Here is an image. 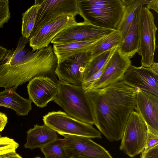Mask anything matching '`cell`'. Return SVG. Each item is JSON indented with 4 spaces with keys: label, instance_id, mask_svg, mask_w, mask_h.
<instances>
[{
    "label": "cell",
    "instance_id": "38",
    "mask_svg": "<svg viewBox=\"0 0 158 158\" xmlns=\"http://www.w3.org/2000/svg\"><path fill=\"white\" fill-rule=\"evenodd\" d=\"M1 156H0V157H1Z\"/></svg>",
    "mask_w": 158,
    "mask_h": 158
},
{
    "label": "cell",
    "instance_id": "5",
    "mask_svg": "<svg viewBox=\"0 0 158 158\" xmlns=\"http://www.w3.org/2000/svg\"><path fill=\"white\" fill-rule=\"evenodd\" d=\"M44 124L60 135H76L89 139H101L100 132L92 125L77 120L65 112H49L43 117Z\"/></svg>",
    "mask_w": 158,
    "mask_h": 158
},
{
    "label": "cell",
    "instance_id": "16",
    "mask_svg": "<svg viewBox=\"0 0 158 158\" xmlns=\"http://www.w3.org/2000/svg\"><path fill=\"white\" fill-rule=\"evenodd\" d=\"M29 99L38 107L43 108L53 101L58 90L57 82L50 77H35L31 80L27 85Z\"/></svg>",
    "mask_w": 158,
    "mask_h": 158
},
{
    "label": "cell",
    "instance_id": "33",
    "mask_svg": "<svg viewBox=\"0 0 158 158\" xmlns=\"http://www.w3.org/2000/svg\"><path fill=\"white\" fill-rule=\"evenodd\" d=\"M0 158H23L16 152L9 153L1 156Z\"/></svg>",
    "mask_w": 158,
    "mask_h": 158
},
{
    "label": "cell",
    "instance_id": "17",
    "mask_svg": "<svg viewBox=\"0 0 158 158\" xmlns=\"http://www.w3.org/2000/svg\"><path fill=\"white\" fill-rule=\"evenodd\" d=\"M16 89L14 87L5 88L0 92V107L11 109L19 116L27 115L32 109V102L19 95Z\"/></svg>",
    "mask_w": 158,
    "mask_h": 158
},
{
    "label": "cell",
    "instance_id": "37",
    "mask_svg": "<svg viewBox=\"0 0 158 158\" xmlns=\"http://www.w3.org/2000/svg\"><path fill=\"white\" fill-rule=\"evenodd\" d=\"M1 134H0V138L1 137Z\"/></svg>",
    "mask_w": 158,
    "mask_h": 158
},
{
    "label": "cell",
    "instance_id": "26",
    "mask_svg": "<svg viewBox=\"0 0 158 158\" xmlns=\"http://www.w3.org/2000/svg\"><path fill=\"white\" fill-rule=\"evenodd\" d=\"M64 139L56 138L40 148L45 158H70L64 148Z\"/></svg>",
    "mask_w": 158,
    "mask_h": 158
},
{
    "label": "cell",
    "instance_id": "29",
    "mask_svg": "<svg viewBox=\"0 0 158 158\" xmlns=\"http://www.w3.org/2000/svg\"><path fill=\"white\" fill-rule=\"evenodd\" d=\"M147 130L146 143L144 151H147L158 145V134Z\"/></svg>",
    "mask_w": 158,
    "mask_h": 158
},
{
    "label": "cell",
    "instance_id": "31",
    "mask_svg": "<svg viewBox=\"0 0 158 158\" xmlns=\"http://www.w3.org/2000/svg\"><path fill=\"white\" fill-rule=\"evenodd\" d=\"M8 122V118L3 113L0 112V132L4 129Z\"/></svg>",
    "mask_w": 158,
    "mask_h": 158
},
{
    "label": "cell",
    "instance_id": "7",
    "mask_svg": "<svg viewBox=\"0 0 158 158\" xmlns=\"http://www.w3.org/2000/svg\"><path fill=\"white\" fill-rule=\"evenodd\" d=\"M147 132L145 123L137 112L133 111L121 139L120 150L131 157L142 152L146 144Z\"/></svg>",
    "mask_w": 158,
    "mask_h": 158
},
{
    "label": "cell",
    "instance_id": "18",
    "mask_svg": "<svg viewBox=\"0 0 158 158\" xmlns=\"http://www.w3.org/2000/svg\"><path fill=\"white\" fill-rule=\"evenodd\" d=\"M140 7L136 10L127 32L118 47L120 52L130 59L137 52L139 49V18Z\"/></svg>",
    "mask_w": 158,
    "mask_h": 158
},
{
    "label": "cell",
    "instance_id": "19",
    "mask_svg": "<svg viewBox=\"0 0 158 158\" xmlns=\"http://www.w3.org/2000/svg\"><path fill=\"white\" fill-rule=\"evenodd\" d=\"M102 38L61 44H53L52 46L53 51L57 59V64L62 62L73 56L82 52L90 51L93 47Z\"/></svg>",
    "mask_w": 158,
    "mask_h": 158
},
{
    "label": "cell",
    "instance_id": "30",
    "mask_svg": "<svg viewBox=\"0 0 158 158\" xmlns=\"http://www.w3.org/2000/svg\"><path fill=\"white\" fill-rule=\"evenodd\" d=\"M140 158H158V145L142 152Z\"/></svg>",
    "mask_w": 158,
    "mask_h": 158
},
{
    "label": "cell",
    "instance_id": "13",
    "mask_svg": "<svg viewBox=\"0 0 158 158\" xmlns=\"http://www.w3.org/2000/svg\"><path fill=\"white\" fill-rule=\"evenodd\" d=\"M131 64L130 59L120 52L118 48L109 59L101 76L89 89L104 88L122 81L125 72Z\"/></svg>",
    "mask_w": 158,
    "mask_h": 158
},
{
    "label": "cell",
    "instance_id": "4",
    "mask_svg": "<svg viewBox=\"0 0 158 158\" xmlns=\"http://www.w3.org/2000/svg\"><path fill=\"white\" fill-rule=\"evenodd\" d=\"M57 83L58 92L53 101L70 116L94 125L95 122L91 103L82 86L60 80Z\"/></svg>",
    "mask_w": 158,
    "mask_h": 158
},
{
    "label": "cell",
    "instance_id": "28",
    "mask_svg": "<svg viewBox=\"0 0 158 158\" xmlns=\"http://www.w3.org/2000/svg\"><path fill=\"white\" fill-rule=\"evenodd\" d=\"M9 1L0 0V28L8 22L10 18Z\"/></svg>",
    "mask_w": 158,
    "mask_h": 158
},
{
    "label": "cell",
    "instance_id": "20",
    "mask_svg": "<svg viewBox=\"0 0 158 158\" xmlns=\"http://www.w3.org/2000/svg\"><path fill=\"white\" fill-rule=\"evenodd\" d=\"M27 142L25 148L33 149L41 148L57 138L56 132L44 124L34 125V127L27 132Z\"/></svg>",
    "mask_w": 158,
    "mask_h": 158
},
{
    "label": "cell",
    "instance_id": "8",
    "mask_svg": "<svg viewBox=\"0 0 158 158\" xmlns=\"http://www.w3.org/2000/svg\"><path fill=\"white\" fill-rule=\"evenodd\" d=\"M40 5L33 33L51 21L62 16L79 15L77 0H37Z\"/></svg>",
    "mask_w": 158,
    "mask_h": 158
},
{
    "label": "cell",
    "instance_id": "1",
    "mask_svg": "<svg viewBox=\"0 0 158 158\" xmlns=\"http://www.w3.org/2000/svg\"><path fill=\"white\" fill-rule=\"evenodd\" d=\"M94 125L110 141L121 139L135 107L136 88L120 81L104 88L85 91Z\"/></svg>",
    "mask_w": 158,
    "mask_h": 158
},
{
    "label": "cell",
    "instance_id": "14",
    "mask_svg": "<svg viewBox=\"0 0 158 158\" xmlns=\"http://www.w3.org/2000/svg\"><path fill=\"white\" fill-rule=\"evenodd\" d=\"M136 88V112L145 123L147 130L158 134V97Z\"/></svg>",
    "mask_w": 158,
    "mask_h": 158
},
{
    "label": "cell",
    "instance_id": "6",
    "mask_svg": "<svg viewBox=\"0 0 158 158\" xmlns=\"http://www.w3.org/2000/svg\"><path fill=\"white\" fill-rule=\"evenodd\" d=\"M154 17L150 10L145 6L140 7L139 18V49L137 53L141 56V66L149 67L154 61V55L157 46L156 33L157 28Z\"/></svg>",
    "mask_w": 158,
    "mask_h": 158
},
{
    "label": "cell",
    "instance_id": "10",
    "mask_svg": "<svg viewBox=\"0 0 158 158\" xmlns=\"http://www.w3.org/2000/svg\"><path fill=\"white\" fill-rule=\"evenodd\" d=\"M64 148L70 158H113L104 148L90 139L64 135Z\"/></svg>",
    "mask_w": 158,
    "mask_h": 158
},
{
    "label": "cell",
    "instance_id": "32",
    "mask_svg": "<svg viewBox=\"0 0 158 158\" xmlns=\"http://www.w3.org/2000/svg\"><path fill=\"white\" fill-rule=\"evenodd\" d=\"M148 9H152L158 13V0H149V2L145 6Z\"/></svg>",
    "mask_w": 158,
    "mask_h": 158
},
{
    "label": "cell",
    "instance_id": "2",
    "mask_svg": "<svg viewBox=\"0 0 158 158\" xmlns=\"http://www.w3.org/2000/svg\"><path fill=\"white\" fill-rule=\"evenodd\" d=\"M57 64V59L50 44L33 51L26 60L21 64L10 66L0 64V87L16 89L35 77L52 76L55 74Z\"/></svg>",
    "mask_w": 158,
    "mask_h": 158
},
{
    "label": "cell",
    "instance_id": "12",
    "mask_svg": "<svg viewBox=\"0 0 158 158\" xmlns=\"http://www.w3.org/2000/svg\"><path fill=\"white\" fill-rule=\"evenodd\" d=\"M77 22L74 17L63 15L46 23L31 34L29 42L32 50L35 51L48 47L59 33Z\"/></svg>",
    "mask_w": 158,
    "mask_h": 158
},
{
    "label": "cell",
    "instance_id": "27",
    "mask_svg": "<svg viewBox=\"0 0 158 158\" xmlns=\"http://www.w3.org/2000/svg\"><path fill=\"white\" fill-rule=\"evenodd\" d=\"M19 146L14 139L7 136L0 138V156L10 152H16Z\"/></svg>",
    "mask_w": 158,
    "mask_h": 158
},
{
    "label": "cell",
    "instance_id": "11",
    "mask_svg": "<svg viewBox=\"0 0 158 158\" xmlns=\"http://www.w3.org/2000/svg\"><path fill=\"white\" fill-rule=\"evenodd\" d=\"M90 59V51L73 56L57 64L55 74L60 81L82 86L84 70Z\"/></svg>",
    "mask_w": 158,
    "mask_h": 158
},
{
    "label": "cell",
    "instance_id": "36",
    "mask_svg": "<svg viewBox=\"0 0 158 158\" xmlns=\"http://www.w3.org/2000/svg\"><path fill=\"white\" fill-rule=\"evenodd\" d=\"M34 158H42L40 157H39V156H37V157H34Z\"/></svg>",
    "mask_w": 158,
    "mask_h": 158
},
{
    "label": "cell",
    "instance_id": "22",
    "mask_svg": "<svg viewBox=\"0 0 158 158\" xmlns=\"http://www.w3.org/2000/svg\"><path fill=\"white\" fill-rule=\"evenodd\" d=\"M149 0H127L126 5L117 30L121 34L123 39L126 35L134 18L136 11L141 6L147 5Z\"/></svg>",
    "mask_w": 158,
    "mask_h": 158
},
{
    "label": "cell",
    "instance_id": "24",
    "mask_svg": "<svg viewBox=\"0 0 158 158\" xmlns=\"http://www.w3.org/2000/svg\"><path fill=\"white\" fill-rule=\"evenodd\" d=\"M118 47L106 51L92 58L85 69L82 83L100 70Z\"/></svg>",
    "mask_w": 158,
    "mask_h": 158
},
{
    "label": "cell",
    "instance_id": "35",
    "mask_svg": "<svg viewBox=\"0 0 158 158\" xmlns=\"http://www.w3.org/2000/svg\"><path fill=\"white\" fill-rule=\"evenodd\" d=\"M150 67L155 72L158 73V63L157 62L153 61Z\"/></svg>",
    "mask_w": 158,
    "mask_h": 158
},
{
    "label": "cell",
    "instance_id": "34",
    "mask_svg": "<svg viewBox=\"0 0 158 158\" xmlns=\"http://www.w3.org/2000/svg\"><path fill=\"white\" fill-rule=\"evenodd\" d=\"M7 50L0 45V63L3 59Z\"/></svg>",
    "mask_w": 158,
    "mask_h": 158
},
{
    "label": "cell",
    "instance_id": "9",
    "mask_svg": "<svg viewBox=\"0 0 158 158\" xmlns=\"http://www.w3.org/2000/svg\"><path fill=\"white\" fill-rule=\"evenodd\" d=\"M116 30L98 27L88 22H77L59 33L52 41L58 44L101 39Z\"/></svg>",
    "mask_w": 158,
    "mask_h": 158
},
{
    "label": "cell",
    "instance_id": "15",
    "mask_svg": "<svg viewBox=\"0 0 158 158\" xmlns=\"http://www.w3.org/2000/svg\"><path fill=\"white\" fill-rule=\"evenodd\" d=\"M122 81L134 88H139L158 97V73L150 67H136L131 64Z\"/></svg>",
    "mask_w": 158,
    "mask_h": 158
},
{
    "label": "cell",
    "instance_id": "25",
    "mask_svg": "<svg viewBox=\"0 0 158 158\" xmlns=\"http://www.w3.org/2000/svg\"><path fill=\"white\" fill-rule=\"evenodd\" d=\"M40 7V5L36 0L34 4L22 14L21 32L23 37L29 38L34 27Z\"/></svg>",
    "mask_w": 158,
    "mask_h": 158
},
{
    "label": "cell",
    "instance_id": "21",
    "mask_svg": "<svg viewBox=\"0 0 158 158\" xmlns=\"http://www.w3.org/2000/svg\"><path fill=\"white\" fill-rule=\"evenodd\" d=\"M29 41V39L23 36L20 37L15 49L7 50L0 64H7L10 66H14L24 62L33 51L26 48Z\"/></svg>",
    "mask_w": 158,
    "mask_h": 158
},
{
    "label": "cell",
    "instance_id": "23",
    "mask_svg": "<svg viewBox=\"0 0 158 158\" xmlns=\"http://www.w3.org/2000/svg\"><path fill=\"white\" fill-rule=\"evenodd\" d=\"M123 39L120 32L116 30L101 39L90 51L91 59L96 56L120 45Z\"/></svg>",
    "mask_w": 158,
    "mask_h": 158
},
{
    "label": "cell",
    "instance_id": "3",
    "mask_svg": "<svg viewBox=\"0 0 158 158\" xmlns=\"http://www.w3.org/2000/svg\"><path fill=\"white\" fill-rule=\"evenodd\" d=\"M77 4L84 21L113 30L117 29L126 7L123 0H77Z\"/></svg>",
    "mask_w": 158,
    "mask_h": 158
}]
</instances>
